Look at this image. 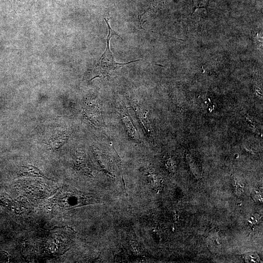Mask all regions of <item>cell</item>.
<instances>
[{"label": "cell", "instance_id": "6da1fadb", "mask_svg": "<svg viewBox=\"0 0 263 263\" xmlns=\"http://www.w3.org/2000/svg\"><path fill=\"white\" fill-rule=\"evenodd\" d=\"M104 19L107 24L109 33L107 38V43L105 51L99 59L96 66V68L98 70L100 75H102L103 76L106 77L109 76V75L111 71H113L118 68L122 67L124 65L142 60L137 59L125 63H118L115 61L113 56L110 50V40L113 35L120 36L111 28L109 23V19L104 18Z\"/></svg>", "mask_w": 263, "mask_h": 263}, {"label": "cell", "instance_id": "7a4b0ae2", "mask_svg": "<svg viewBox=\"0 0 263 263\" xmlns=\"http://www.w3.org/2000/svg\"><path fill=\"white\" fill-rule=\"evenodd\" d=\"M68 138L65 132H56L47 139L46 144L53 150L61 148L66 142Z\"/></svg>", "mask_w": 263, "mask_h": 263}, {"label": "cell", "instance_id": "3957f363", "mask_svg": "<svg viewBox=\"0 0 263 263\" xmlns=\"http://www.w3.org/2000/svg\"><path fill=\"white\" fill-rule=\"evenodd\" d=\"M22 167L24 169V173L25 174H35L38 176L43 175L38 168L33 165H29L27 166H23Z\"/></svg>", "mask_w": 263, "mask_h": 263}]
</instances>
